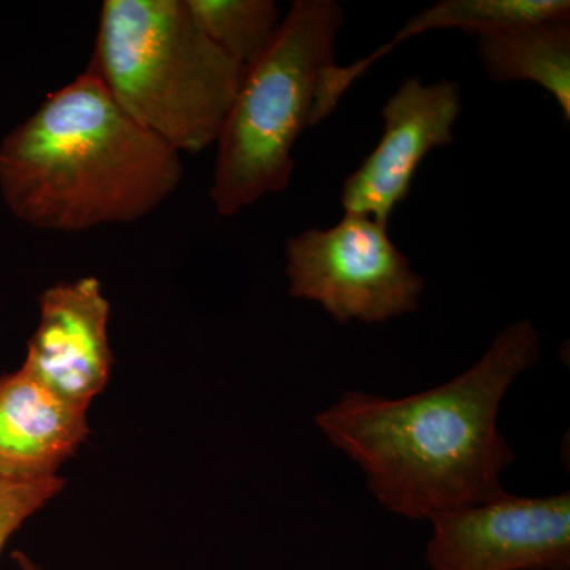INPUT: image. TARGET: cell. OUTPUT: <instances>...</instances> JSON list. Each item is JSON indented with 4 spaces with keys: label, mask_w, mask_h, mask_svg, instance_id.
<instances>
[{
    "label": "cell",
    "mask_w": 570,
    "mask_h": 570,
    "mask_svg": "<svg viewBox=\"0 0 570 570\" xmlns=\"http://www.w3.org/2000/svg\"><path fill=\"white\" fill-rule=\"evenodd\" d=\"M110 302L97 277L51 285L22 370L71 406L88 411L111 376Z\"/></svg>",
    "instance_id": "8"
},
{
    "label": "cell",
    "mask_w": 570,
    "mask_h": 570,
    "mask_svg": "<svg viewBox=\"0 0 570 570\" xmlns=\"http://www.w3.org/2000/svg\"><path fill=\"white\" fill-rule=\"evenodd\" d=\"M13 561L17 562L18 570H43L31 557L22 553V551H14Z\"/></svg>",
    "instance_id": "14"
},
{
    "label": "cell",
    "mask_w": 570,
    "mask_h": 570,
    "mask_svg": "<svg viewBox=\"0 0 570 570\" xmlns=\"http://www.w3.org/2000/svg\"><path fill=\"white\" fill-rule=\"evenodd\" d=\"M478 56L491 81L542 86L570 122V17L480 37Z\"/></svg>",
    "instance_id": "11"
},
{
    "label": "cell",
    "mask_w": 570,
    "mask_h": 570,
    "mask_svg": "<svg viewBox=\"0 0 570 570\" xmlns=\"http://www.w3.org/2000/svg\"><path fill=\"white\" fill-rule=\"evenodd\" d=\"M181 154L130 118L86 69L0 142V194L40 230L132 224L178 189Z\"/></svg>",
    "instance_id": "2"
},
{
    "label": "cell",
    "mask_w": 570,
    "mask_h": 570,
    "mask_svg": "<svg viewBox=\"0 0 570 570\" xmlns=\"http://www.w3.org/2000/svg\"><path fill=\"white\" fill-rule=\"evenodd\" d=\"M570 17L568 0H441L428 9L409 18L400 32L379 48L373 55L354 62L348 67H332L326 71L322 86L318 110L328 116L340 104L341 97L347 92L352 82L358 80L377 59L384 58L397 45L409 39L439 29H460L466 36H491L531 24V22Z\"/></svg>",
    "instance_id": "10"
},
{
    "label": "cell",
    "mask_w": 570,
    "mask_h": 570,
    "mask_svg": "<svg viewBox=\"0 0 570 570\" xmlns=\"http://www.w3.org/2000/svg\"><path fill=\"white\" fill-rule=\"evenodd\" d=\"M461 112L459 82H401L382 108L384 132L373 153L344 179V214L370 216L389 225L397 205L406 200L419 165L436 148L453 142Z\"/></svg>",
    "instance_id": "7"
},
{
    "label": "cell",
    "mask_w": 570,
    "mask_h": 570,
    "mask_svg": "<svg viewBox=\"0 0 570 570\" xmlns=\"http://www.w3.org/2000/svg\"><path fill=\"white\" fill-rule=\"evenodd\" d=\"M389 225L344 214L285 243L292 298L317 303L337 324H382L419 311L425 281L389 235Z\"/></svg>",
    "instance_id": "5"
},
{
    "label": "cell",
    "mask_w": 570,
    "mask_h": 570,
    "mask_svg": "<svg viewBox=\"0 0 570 570\" xmlns=\"http://www.w3.org/2000/svg\"><path fill=\"white\" fill-rule=\"evenodd\" d=\"M346 17L335 0H295L264 55L243 73L217 138L209 197L232 217L283 193L295 170L296 140L317 124L326 71Z\"/></svg>",
    "instance_id": "4"
},
{
    "label": "cell",
    "mask_w": 570,
    "mask_h": 570,
    "mask_svg": "<svg viewBox=\"0 0 570 570\" xmlns=\"http://www.w3.org/2000/svg\"><path fill=\"white\" fill-rule=\"evenodd\" d=\"M89 70L176 153L216 145L243 71L206 39L186 0H107Z\"/></svg>",
    "instance_id": "3"
},
{
    "label": "cell",
    "mask_w": 570,
    "mask_h": 570,
    "mask_svg": "<svg viewBox=\"0 0 570 570\" xmlns=\"http://www.w3.org/2000/svg\"><path fill=\"white\" fill-rule=\"evenodd\" d=\"M206 39L243 71L269 47L281 24L273 0H186Z\"/></svg>",
    "instance_id": "12"
},
{
    "label": "cell",
    "mask_w": 570,
    "mask_h": 570,
    "mask_svg": "<svg viewBox=\"0 0 570 570\" xmlns=\"http://www.w3.org/2000/svg\"><path fill=\"white\" fill-rule=\"evenodd\" d=\"M63 479L40 482H7L0 480V551L26 520L61 493Z\"/></svg>",
    "instance_id": "13"
},
{
    "label": "cell",
    "mask_w": 570,
    "mask_h": 570,
    "mask_svg": "<svg viewBox=\"0 0 570 570\" xmlns=\"http://www.w3.org/2000/svg\"><path fill=\"white\" fill-rule=\"evenodd\" d=\"M88 434V411L66 403L22 367L0 376V480L58 478Z\"/></svg>",
    "instance_id": "9"
},
{
    "label": "cell",
    "mask_w": 570,
    "mask_h": 570,
    "mask_svg": "<svg viewBox=\"0 0 570 570\" xmlns=\"http://www.w3.org/2000/svg\"><path fill=\"white\" fill-rule=\"evenodd\" d=\"M425 561L431 570H570V493L521 498L439 513Z\"/></svg>",
    "instance_id": "6"
},
{
    "label": "cell",
    "mask_w": 570,
    "mask_h": 570,
    "mask_svg": "<svg viewBox=\"0 0 570 570\" xmlns=\"http://www.w3.org/2000/svg\"><path fill=\"white\" fill-rule=\"evenodd\" d=\"M540 354L539 330L519 321L448 384L400 400L348 390L317 415L316 425L395 515L431 520L485 504L508 493L502 472L515 461L498 428L499 407Z\"/></svg>",
    "instance_id": "1"
}]
</instances>
